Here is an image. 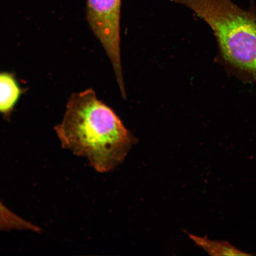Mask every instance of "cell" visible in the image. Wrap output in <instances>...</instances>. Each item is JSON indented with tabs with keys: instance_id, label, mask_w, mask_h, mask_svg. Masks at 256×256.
Returning a JSON list of instances; mask_svg holds the SVG:
<instances>
[{
	"instance_id": "6da1fadb",
	"label": "cell",
	"mask_w": 256,
	"mask_h": 256,
	"mask_svg": "<svg viewBox=\"0 0 256 256\" xmlns=\"http://www.w3.org/2000/svg\"><path fill=\"white\" fill-rule=\"evenodd\" d=\"M55 130L64 148L87 158L99 172L120 164L136 142L92 88L72 95L63 120Z\"/></svg>"
},
{
	"instance_id": "7a4b0ae2",
	"label": "cell",
	"mask_w": 256,
	"mask_h": 256,
	"mask_svg": "<svg viewBox=\"0 0 256 256\" xmlns=\"http://www.w3.org/2000/svg\"><path fill=\"white\" fill-rule=\"evenodd\" d=\"M193 11L209 25L224 66L256 83V6L247 10L232 0H170Z\"/></svg>"
},
{
	"instance_id": "3957f363",
	"label": "cell",
	"mask_w": 256,
	"mask_h": 256,
	"mask_svg": "<svg viewBox=\"0 0 256 256\" xmlns=\"http://www.w3.org/2000/svg\"><path fill=\"white\" fill-rule=\"evenodd\" d=\"M122 0H87L86 17L110 59L122 98H126L120 56Z\"/></svg>"
},
{
	"instance_id": "277c9868",
	"label": "cell",
	"mask_w": 256,
	"mask_h": 256,
	"mask_svg": "<svg viewBox=\"0 0 256 256\" xmlns=\"http://www.w3.org/2000/svg\"><path fill=\"white\" fill-rule=\"evenodd\" d=\"M23 94L14 74L0 72V114L9 118Z\"/></svg>"
},
{
	"instance_id": "5b68a950",
	"label": "cell",
	"mask_w": 256,
	"mask_h": 256,
	"mask_svg": "<svg viewBox=\"0 0 256 256\" xmlns=\"http://www.w3.org/2000/svg\"><path fill=\"white\" fill-rule=\"evenodd\" d=\"M190 238L193 240L195 244L200 248L204 250L210 256H251L234 246L230 244L226 241H213L208 239L206 236L202 238L191 234L188 233Z\"/></svg>"
},
{
	"instance_id": "8992f818",
	"label": "cell",
	"mask_w": 256,
	"mask_h": 256,
	"mask_svg": "<svg viewBox=\"0 0 256 256\" xmlns=\"http://www.w3.org/2000/svg\"><path fill=\"white\" fill-rule=\"evenodd\" d=\"M12 230H27L37 233L42 231L40 227L18 216L0 201V232Z\"/></svg>"
}]
</instances>
